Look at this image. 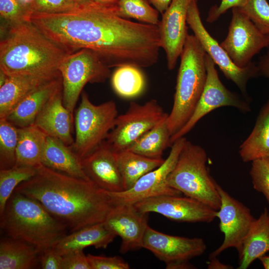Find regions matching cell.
Instances as JSON below:
<instances>
[{
	"label": "cell",
	"mask_w": 269,
	"mask_h": 269,
	"mask_svg": "<svg viewBox=\"0 0 269 269\" xmlns=\"http://www.w3.org/2000/svg\"><path fill=\"white\" fill-rule=\"evenodd\" d=\"M14 191L38 201L70 233L104 222L114 206L106 191L92 181L72 176L42 164Z\"/></svg>",
	"instance_id": "obj_1"
},
{
	"label": "cell",
	"mask_w": 269,
	"mask_h": 269,
	"mask_svg": "<svg viewBox=\"0 0 269 269\" xmlns=\"http://www.w3.org/2000/svg\"><path fill=\"white\" fill-rule=\"evenodd\" d=\"M0 42V70L7 76H61L59 67L71 53L28 21L7 25Z\"/></svg>",
	"instance_id": "obj_2"
},
{
	"label": "cell",
	"mask_w": 269,
	"mask_h": 269,
	"mask_svg": "<svg viewBox=\"0 0 269 269\" xmlns=\"http://www.w3.org/2000/svg\"><path fill=\"white\" fill-rule=\"evenodd\" d=\"M0 215V228L6 236L33 245L39 253L67 235L66 226L38 201L18 191H13Z\"/></svg>",
	"instance_id": "obj_3"
},
{
	"label": "cell",
	"mask_w": 269,
	"mask_h": 269,
	"mask_svg": "<svg viewBox=\"0 0 269 269\" xmlns=\"http://www.w3.org/2000/svg\"><path fill=\"white\" fill-rule=\"evenodd\" d=\"M206 54L194 35L188 34L180 56L173 104L167 118L171 137L189 120L202 94L207 77Z\"/></svg>",
	"instance_id": "obj_4"
},
{
	"label": "cell",
	"mask_w": 269,
	"mask_h": 269,
	"mask_svg": "<svg viewBox=\"0 0 269 269\" xmlns=\"http://www.w3.org/2000/svg\"><path fill=\"white\" fill-rule=\"evenodd\" d=\"M207 161L204 149L186 139L167 181L185 196L218 211L221 206L218 184L210 174Z\"/></svg>",
	"instance_id": "obj_5"
},
{
	"label": "cell",
	"mask_w": 269,
	"mask_h": 269,
	"mask_svg": "<svg viewBox=\"0 0 269 269\" xmlns=\"http://www.w3.org/2000/svg\"><path fill=\"white\" fill-rule=\"evenodd\" d=\"M118 116L114 101L95 105L87 94L82 92L74 118L75 138L70 146L81 159L105 140L114 128Z\"/></svg>",
	"instance_id": "obj_6"
},
{
	"label": "cell",
	"mask_w": 269,
	"mask_h": 269,
	"mask_svg": "<svg viewBox=\"0 0 269 269\" xmlns=\"http://www.w3.org/2000/svg\"><path fill=\"white\" fill-rule=\"evenodd\" d=\"M108 67L94 51L82 49L67 55L59 67L64 106L73 115L77 102L88 83H103L111 76Z\"/></svg>",
	"instance_id": "obj_7"
},
{
	"label": "cell",
	"mask_w": 269,
	"mask_h": 269,
	"mask_svg": "<svg viewBox=\"0 0 269 269\" xmlns=\"http://www.w3.org/2000/svg\"><path fill=\"white\" fill-rule=\"evenodd\" d=\"M168 114L155 99L143 104L132 102L118 115L105 142L114 152L127 150L146 132L167 118Z\"/></svg>",
	"instance_id": "obj_8"
},
{
	"label": "cell",
	"mask_w": 269,
	"mask_h": 269,
	"mask_svg": "<svg viewBox=\"0 0 269 269\" xmlns=\"http://www.w3.org/2000/svg\"><path fill=\"white\" fill-rule=\"evenodd\" d=\"M187 23L194 32L206 53L212 58L226 78L231 80L248 99L247 85L248 81L259 75L257 65L252 62L248 66H237L220 44L209 34L201 18L197 0H192L189 4Z\"/></svg>",
	"instance_id": "obj_9"
},
{
	"label": "cell",
	"mask_w": 269,
	"mask_h": 269,
	"mask_svg": "<svg viewBox=\"0 0 269 269\" xmlns=\"http://www.w3.org/2000/svg\"><path fill=\"white\" fill-rule=\"evenodd\" d=\"M205 64L207 77L202 94L189 120L179 132L171 137V145L176 140L191 131L201 119L217 108L229 106L236 108L242 112L251 111L248 100L243 99L223 85L219 77L215 63L207 53Z\"/></svg>",
	"instance_id": "obj_10"
},
{
	"label": "cell",
	"mask_w": 269,
	"mask_h": 269,
	"mask_svg": "<svg viewBox=\"0 0 269 269\" xmlns=\"http://www.w3.org/2000/svg\"><path fill=\"white\" fill-rule=\"evenodd\" d=\"M186 138L176 140L164 162L158 167L142 176L130 189L122 192L107 191L114 205L132 204L149 198L162 195H181V193L170 187L167 181Z\"/></svg>",
	"instance_id": "obj_11"
},
{
	"label": "cell",
	"mask_w": 269,
	"mask_h": 269,
	"mask_svg": "<svg viewBox=\"0 0 269 269\" xmlns=\"http://www.w3.org/2000/svg\"><path fill=\"white\" fill-rule=\"evenodd\" d=\"M232 9L227 36L220 44L237 66L244 68L263 49L269 48V35L261 33L238 7Z\"/></svg>",
	"instance_id": "obj_12"
},
{
	"label": "cell",
	"mask_w": 269,
	"mask_h": 269,
	"mask_svg": "<svg viewBox=\"0 0 269 269\" xmlns=\"http://www.w3.org/2000/svg\"><path fill=\"white\" fill-rule=\"evenodd\" d=\"M218 190L221 206L217 211V218L219 219V228L224 235V239L221 246L210 254L209 258L217 257L230 248H235L239 254L256 219L247 206L232 197L219 184Z\"/></svg>",
	"instance_id": "obj_13"
},
{
	"label": "cell",
	"mask_w": 269,
	"mask_h": 269,
	"mask_svg": "<svg viewBox=\"0 0 269 269\" xmlns=\"http://www.w3.org/2000/svg\"><path fill=\"white\" fill-rule=\"evenodd\" d=\"M134 205L141 212L157 213L169 220L181 222L210 223L217 215V210L186 196H159L143 199Z\"/></svg>",
	"instance_id": "obj_14"
},
{
	"label": "cell",
	"mask_w": 269,
	"mask_h": 269,
	"mask_svg": "<svg viewBox=\"0 0 269 269\" xmlns=\"http://www.w3.org/2000/svg\"><path fill=\"white\" fill-rule=\"evenodd\" d=\"M142 248L150 251L172 269L176 264L189 262L205 252L206 244L202 238L173 236L157 231L147 226Z\"/></svg>",
	"instance_id": "obj_15"
},
{
	"label": "cell",
	"mask_w": 269,
	"mask_h": 269,
	"mask_svg": "<svg viewBox=\"0 0 269 269\" xmlns=\"http://www.w3.org/2000/svg\"><path fill=\"white\" fill-rule=\"evenodd\" d=\"M148 215L132 204L114 205L104 223L121 238V254L142 248L144 235L148 226Z\"/></svg>",
	"instance_id": "obj_16"
},
{
	"label": "cell",
	"mask_w": 269,
	"mask_h": 269,
	"mask_svg": "<svg viewBox=\"0 0 269 269\" xmlns=\"http://www.w3.org/2000/svg\"><path fill=\"white\" fill-rule=\"evenodd\" d=\"M191 1L172 0L158 25L161 48L165 51L169 70L175 68L188 34L187 15Z\"/></svg>",
	"instance_id": "obj_17"
},
{
	"label": "cell",
	"mask_w": 269,
	"mask_h": 269,
	"mask_svg": "<svg viewBox=\"0 0 269 269\" xmlns=\"http://www.w3.org/2000/svg\"><path fill=\"white\" fill-rule=\"evenodd\" d=\"M83 169L88 178L107 191L125 190L115 152L105 141L81 159Z\"/></svg>",
	"instance_id": "obj_18"
},
{
	"label": "cell",
	"mask_w": 269,
	"mask_h": 269,
	"mask_svg": "<svg viewBox=\"0 0 269 269\" xmlns=\"http://www.w3.org/2000/svg\"><path fill=\"white\" fill-rule=\"evenodd\" d=\"M73 122V115L63 104L62 90L48 102L33 125L47 136L58 138L71 146L74 141L72 134Z\"/></svg>",
	"instance_id": "obj_19"
},
{
	"label": "cell",
	"mask_w": 269,
	"mask_h": 269,
	"mask_svg": "<svg viewBox=\"0 0 269 269\" xmlns=\"http://www.w3.org/2000/svg\"><path fill=\"white\" fill-rule=\"evenodd\" d=\"M62 90L61 76L44 83L24 98L5 119L18 128L33 125L48 102Z\"/></svg>",
	"instance_id": "obj_20"
},
{
	"label": "cell",
	"mask_w": 269,
	"mask_h": 269,
	"mask_svg": "<svg viewBox=\"0 0 269 269\" xmlns=\"http://www.w3.org/2000/svg\"><path fill=\"white\" fill-rule=\"evenodd\" d=\"M116 236L104 222H100L66 235L53 248L61 256L90 246L106 249Z\"/></svg>",
	"instance_id": "obj_21"
},
{
	"label": "cell",
	"mask_w": 269,
	"mask_h": 269,
	"mask_svg": "<svg viewBox=\"0 0 269 269\" xmlns=\"http://www.w3.org/2000/svg\"><path fill=\"white\" fill-rule=\"evenodd\" d=\"M41 163L72 176L90 180L84 171L81 159L70 146L58 138L47 136Z\"/></svg>",
	"instance_id": "obj_22"
},
{
	"label": "cell",
	"mask_w": 269,
	"mask_h": 269,
	"mask_svg": "<svg viewBox=\"0 0 269 269\" xmlns=\"http://www.w3.org/2000/svg\"><path fill=\"white\" fill-rule=\"evenodd\" d=\"M60 76H8L4 83L0 87V119L5 118L15 107L34 90Z\"/></svg>",
	"instance_id": "obj_23"
},
{
	"label": "cell",
	"mask_w": 269,
	"mask_h": 269,
	"mask_svg": "<svg viewBox=\"0 0 269 269\" xmlns=\"http://www.w3.org/2000/svg\"><path fill=\"white\" fill-rule=\"evenodd\" d=\"M269 252V219L267 208L254 222L239 255L238 269H247L257 259Z\"/></svg>",
	"instance_id": "obj_24"
},
{
	"label": "cell",
	"mask_w": 269,
	"mask_h": 269,
	"mask_svg": "<svg viewBox=\"0 0 269 269\" xmlns=\"http://www.w3.org/2000/svg\"><path fill=\"white\" fill-rule=\"evenodd\" d=\"M40 267L33 245L7 236L0 241V269H32Z\"/></svg>",
	"instance_id": "obj_25"
},
{
	"label": "cell",
	"mask_w": 269,
	"mask_h": 269,
	"mask_svg": "<svg viewBox=\"0 0 269 269\" xmlns=\"http://www.w3.org/2000/svg\"><path fill=\"white\" fill-rule=\"evenodd\" d=\"M239 152L245 162L269 159V97L260 111L252 131L240 145Z\"/></svg>",
	"instance_id": "obj_26"
},
{
	"label": "cell",
	"mask_w": 269,
	"mask_h": 269,
	"mask_svg": "<svg viewBox=\"0 0 269 269\" xmlns=\"http://www.w3.org/2000/svg\"><path fill=\"white\" fill-rule=\"evenodd\" d=\"M46 134L34 125L18 128L15 166L36 168L41 165Z\"/></svg>",
	"instance_id": "obj_27"
},
{
	"label": "cell",
	"mask_w": 269,
	"mask_h": 269,
	"mask_svg": "<svg viewBox=\"0 0 269 269\" xmlns=\"http://www.w3.org/2000/svg\"><path fill=\"white\" fill-rule=\"evenodd\" d=\"M115 154L125 190L131 189L142 176L159 166L165 160L149 158L129 150Z\"/></svg>",
	"instance_id": "obj_28"
},
{
	"label": "cell",
	"mask_w": 269,
	"mask_h": 269,
	"mask_svg": "<svg viewBox=\"0 0 269 269\" xmlns=\"http://www.w3.org/2000/svg\"><path fill=\"white\" fill-rule=\"evenodd\" d=\"M167 119L138 138L127 150L152 159H163V151L171 147Z\"/></svg>",
	"instance_id": "obj_29"
},
{
	"label": "cell",
	"mask_w": 269,
	"mask_h": 269,
	"mask_svg": "<svg viewBox=\"0 0 269 269\" xmlns=\"http://www.w3.org/2000/svg\"><path fill=\"white\" fill-rule=\"evenodd\" d=\"M145 76L140 68L125 65L119 67L112 76V85L119 96L126 99L140 95L145 87Z\"/></svg>",
	"instance_id": "obj_30"
},
{
	"label": "cell",
	"mask_w": 269,
	"mask_h": 269,
	"mask_svg": "<svg viewBox=\"0 0 269 269\" xmlns=\"http://www.w3.org/2000/svg\"><path fill=\"white\" fill-rule=\"evenodd\" d=\"M36 172V168L25 166H14L0 170V214L17 186L30 179Z\"/></svg>",
	"instance_id": "obj_31"
},
{
	"label": "cell",
	"mask_w": 269,
	"mask_h": 269,
	"mask_svg": "<svg viewBox=\"0 0 269 269\" xmlns=\"http://www.w3.org/2000/svg\"><path fill=\"white\" fill-rule=\"evenodd\" d=\"M18 128L5 118L0 119V169L15 166Z\"/></svg>",
	"instance_id": "obj_32"
},
{
	"label": "cell",
	"mask_w": 269,
	"mask_h": 269,
	"mask_svg": "<svg viewBox=\"0 0 269 269\" xmlns=\"http://www.w3.org/2000/svg\"><path fill=\"white\" fill-rule=\"evenodd\" d=\"M117 8L118 14L125 18L156 25L160 22L159 12L150 6L148 0H119Z\"/></svg>",
	"instance_id": "obj_33"
},
{
	"label": "cell",
	"mask_w": 269,
	"mask_h": 269,
	"mask_svg": "<svg viewBox=\"0 0 269 269\" xmlns=\"http://www.w3.org/2000/svg\"><path fill=\"white\" fill-rule=\"evenodd\" d=\"M238 8L261 33L269 35V3L267 0H247L243 6Z\"/></svg>",
	"instance_id": "obj_34"
},
{
	"label": "cell",
	"mask_w": 269,
	"mask_h": 269,
	"mask_svg": "<svg viewBox=\"0 0 269 269\" xmlns=\"http://www.w3.org/2000/svg\"><path fill=\"white\" fill-rule=\"evenodd\" d=\"M79 4L75 0H31L25 5L28 13L52 14L72 10Z\"/></svg>",
	"instance_id": "obj_35"
},
{
	"label": "cell",
	"mask_w": 269,
	"mask_h": 269,
	"mask_svg": "<svg viewBox=\"0 0 269 269\" xmlns=\"http://www.w3.org/2000/svg\"><path fill=\"white\" fill-rule=\"evenodd\" d=\"M250 174L254 188L263 193L269 203V159L252 161Z\"/></svg>",
	"instance_id": "obj_36"
},
{
	"label": "cell",
	"mask_w": 269,
	"mask_h": 269,
	"mask_svg": "<svg viewBox=\"0 0 269 269\" xmlns=\"http://www.w3.org/2000/svg\"><path fill=\"white\" fill-rule=\"evenodd\" d=\"M28 13L25 4L18 0H0V15L7 25L25 21Z\"/></svg>",
	"instance_id": "obj_37"
},
{
	"label": "cell",
	"mask_w": 269,
	"mask_h": 269,
	"mask_svg": "<svg viewBox=\"0 0 269 269\" xmlns=\"http://www.w3.org/2000/svg\"><path fill=\"white\" fill-rule=\"evenodd\" d=\"M92 269H128L129 264L119 256L105 257L88 254Z\"/></svg>",
	"instance_id": "obj_38"
},
{
	"label": "cell",
	"mask_w": 269,
	"mask_h": 269,
	"mask_svg": "<svg viewBox=\"0 0 269 269\" xmlns=\"http://www.w3.org/2000/svg\"><path fill=\"white\" fill-rule=\"evenodd\" d=\"M62 269H92L87 255L79 250L62 256Z\"/></svg>",
	"instance_id": "obj_39"
},
{
	"label": "cell",
	"mask_w": 269,
	"mask_h": 269,
	"mask_svg": "<svg viewBox=\"0 0 269 269\" xmlns=\"http://www.w3.org/2000/svg\"><path fill=\"white\" fill-rule=\"evenodd\" d=\"M62 256L52 247L39 253V261L43 269H62Z\"/></svg>",
	"instance_id": "obj_40"
},
{
	"label": "cell",
	"mask_w": 269,
	"mask_h": 269,
	"mask_svg": "<svg viewBox=\"0 0 269 269\" xmlns=\"http://www.w3.org/2000/svg\"><path fill=\"white\" fill-rule=\"evenodd\" d=\"M246 1L247 0H221L219 5L213 6L210 8L206 21L209 23H212L229 9L243 6Z\"/></svg>",
	"instance_id": "obj_41"
},
{
	"label": "cell",
	"mask_w": 269,
	"mask_h": 269,
	"mask_svg": "<svg viewBox=\"0 0 269 269\" xmlns=\"http://www.w3.org/2000/svg\"><path fill=\"white\" fill-rule=\"evenodd\" d=\"M259 75L269 79V48L267 52L260 59L258 64Z\"/></svg>",
	"instance_id": "obj_42"
},
{
	"label": "cell",
	"mask_w": 269,
	"mask_h": 269,
	"mask_svg": "<svg viewBox=\"0 0 269 269\" xmlns=\"http://www.w3.org/2000/svg\"><path fill=\"white\" fill-rule=\"evenodd\" d=\"M148 1L158 12L163 14L169 6L172 0H148Z\"/></svg>",
	"instance_id": "obj_43"
},
{
	"label": "cell",
	"mask_w": 269,
	"mask_h": 269,
	"mask_svg": "<svg viewBox=\"0 0 269 269\" xmlns=\"http://www.w3.org/2000/svg\"><path fill=\"white\" fill-rule=\"evenodd\" d=\"M232 267L221 263L217 257L209 258V261L208 263L207 268L209 269H232Z\"/></svg>",
	"instance_id": "obj_44"
},
{
	"label": "cell",
	"mask_w": 269,
	"mask_h": 269,
	"mask_svg": "<svg viewBox=\"0 0 269 269\" xmlns=\"http://www.w3.org/2000/svg\"><path fill=\"white\" fill-rule=\"evenodd\" d=\"M259 259L265 269H269V256L265 255L261 257Z\"/></svg>",
	"instance_id": "obj_45"
},
{
	"label": "cell",
	"mask_w": 269,
	"mask_h": 269,
	"mask_svg": "<svg viewBox=\"0 0 269 269\" xmlns=\"http://www.w3.org/2000/svg\"><path fill=\"white\" fill-rule=\"evenodd\" d=\"M93 1L99 2L105 4H117L119 0H90Z\"/></svg>",
	"instance_id": "obj_46"
},
{
	"label": "cell",
	"mask_w": 269,
	"mask_h": 269,
	"mask_svg": "<svg viewBox=\"0 0 269 269\" xmlns=\"http://www.w3.org/2000/svg\"><path fill=\"white\" fill-rule=\"evenodd\" d=\"M8 76L2 70H0V87L5 82Z\"/></svg>",
	"instance_id": "obj_47"
},
{
	"label": "cell",
	"mask_w": 269,
	"mask_h": 269,
	"mask_svg": "<svg viewBox=\"0 0 269 269\" xmlns=\"http://www.w3.org/2000/svg\"><path fill=\"white\" fill-rule=\"evenodd\" d=\"M77 2H78L79 4H81L83 3H84L89 0H75Z\"/></svg>",
	"instance_id": "obj_48"
},
{
	"label": "cell",
	"mask_w": 269,
	"mask_h": 269,
	"mask_svg": "<svg viewBox=\"0 0 269 269\" xmlns=\"http://www.w3.org/2000/svg\"></svg>",
	"instance_id": "obj_49"
}]
</instances>
